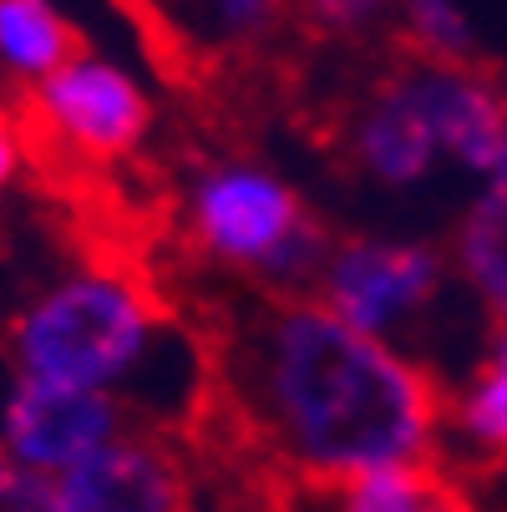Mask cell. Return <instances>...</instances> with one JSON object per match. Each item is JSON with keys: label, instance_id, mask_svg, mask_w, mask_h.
I'll return each instance as SVG.
<instances>
[{"label": "cell", "instance_id": "obj_1", "mask_svg": "<svg viewBox=\"0 0 507 512\" xmlns=\"http://www.w3.org/2000/svg\"><path fill=\"white\" fill-rule=\"evenodd\" d=\"M219 386L244 431L305 487L431 462L447 391L391 340L360 335L315 295H259L219 340Z\"/></svg>", "mask_w": 507, "mask_h": 512}, {"label": "cell", "instance_id": "obj_2", "mask_svg": "<svg viewBox=\"0 0 507 512\" xmlns=\"http://www.w3.org/2000/svg\"><path fill=\"white\" fill-rule=\"evenodd\" d=\"M16 376L117 396L137 426L188 416L208 391L203 350L168 325L148 284L127 269L87 264L51 279L11 320Z\"/></svg>", "mask_w": 507, "mask_h": 512}, {"label": "cell", "instance_id": "obj_3", "mask_svg": "<svg viewBox=\"0 0 507 512\" xmlns=\"http://www.w3.org/2000/svg\"><path fill=\"white\" fill-rule=\"evenodd\" d=\"M183 229L198 259L249 279L259 295H315L330 259V229L264 163L229 158L188 178Z\"/></svg>", "mask_w": 507, "mask_h": 512}, {"label": "cell", "instance_id": "obj_4", "mask_svg": "<svg viewBox=\"0 0 507 512\" xmlns=\"http://www.w3.org/2000/svg\"><path fill=\"white\" fill-rule=\"evenodd\" d=\"M442 279L447 264L431 244L360 234L330 244V259L315 279V300L360 335L396 340L437 305Z\"/></svg>", "mask_w": 507, "mask_h": 512}, {"label": "cell", "instance_id": "obj_5", "mask_svg": "<svg viewBox=\"0 0 507 512\" xmlns=\"http://www.w3.org/2000/svg\"><path fill=\"white\" fill-rule=\"evenodd\" d=\"M132 426V411L102 391H77L16 371L0 391V452L41 477H66Z\"/></svg>", "mask_w": 507, "mask_h": 512}, {"label": "cell", "instance_id": "obj_6", "mask_svg": "<svg viewBox=\"0 0 507 512\" xmlns=\"http://www.w3.org/2000/svg\"><path fill=\"white\" fill-rule=\"evenodd\" d=\"M36 117L71 153L112 163L142 148L153 127V102L127 66L77 51L36 87Z\"/></svg>", "mask_w": 507, "mask_h": 512}, {"label": "cell", "instance_id": "obj_7", "mask_svg": "<svg viewBox=\"0 0 507 512\" xmlns=\"http://www.w3.org/2000/svg\"><path fill=\"white\" fill-rule=\"evenodd\" d=\"M66 512H193V477L153 426L122 431L112 447L56 477Z\"/></svg>", "mask_w": 507, "mask_h": 512}, {"label": "cell", "instance_id": "obj_8", "mask_svg": "<svg viewBox=\"0 0 507 512\" xmlns=\"http://www.w3.org/2000/svg\"><path fill=\"white\" fill-rule=\"evenodd\" d=\"M396 82L426 117L431 137L447 158L472 173H487L507 142V92L472 61H426L411 56Z\"/></svg>", "mask_w": 507, "mask_h": 512}, {"label": "cell", "instance_id": "obj_9", "mask_svg": "<svg viewBox=\"0 0 507 512\" xmlns=\"http://www.w3.org/2000/svg\"><path fill=\"white\" fill-rule=\"evenodd\" d=\"M350 158L381 188H416L431 178L442 148L431 137L426 117L416 112V102L406 97V87L396 82V71L366 97V107L350 122Z\"/></svg>", "mask_w": 507, "mask_h": 512}, {"label": "cell", "instance_id": "obj_10", "mask_svg": "<svg viewBox=\"0 0 507 512\" xmlns=\"http://www.w3.org/2000/svg\"><path fill=\"white\" fill-rule=\"evenodd\" d=\"M457 269L487 305L497 335H507V142L487 168V193L457 224Z\"/></svg>", "mask_w": 507, "mask_h": 512}, {"label": "cell", "instance_id": "obj_11", "mask_svg": "<svg viewBox=\"0 0 507 512\" xmlns=\"http://www.w3.org/2000/svg\"><path fill=\"white\" fill-rule=\"evenodd\" d=\"M325 512H477V502L457 472H447L431 457V462L366 472L325 492Z\"/></svg>", "mask_w": 507, "mask_h": 512}, {"label": "cell", "instance_id": "obj_12", "mask_svg": "<svg viewBox=\"0 0 507 512\" xmlns=\"http://www.w3.org/2000/svg\"><path fill=\"white\" fill-rule=\"evenodd\" d=\"M477 467H507V335L477 360L472 381L447 401V426Z\"/></svg>", "mask_w": 507, "mask_h": 512}, {"label": "cell", "instance_id": "obj_13", "mask_svg": "<svg viewBox=\"0 0 507 512\" xmlns=\"http://www.w3.org/2000/svg\"><path fill=\"white\" fill-rule=\"evenodd\" d=\"M77 56V31L56 0H0V71L41 87L51 71Z\"/></svg>", "mask_w": 507, "mask_h": 512}, {"label": "cell", "instance_id": "obj_14", "mask_svg": "<svg viewBox=\"0 0 507 512\" xmlns=\"http://www.w3.org/2000/svg\"><path fill=\"white\" fill-rule=\"evenodd\" d=\"M411 51L426 61H472V21L462 0H396Z\"/></svg>", "mask_w": 507, "mask_h": 512}, {"label": "cell", "instance_id": "obj_15", "mask_svg": "<svg viewBox=\"0 0 507 512\" xmlns=\"http://www.w3.org/2000/svg\"><path fill=\"white\" fill-rule=\"evenodd\" d=\"M193 11H198V21L213 41L254 46L279 26L284 0H193Z\"/></svg>", "mask_w": 507, "mask_h": 512}, {"label": "cell", "instance_id": "obj_16", "mask_svg": "<svg viewBox=\"0 0 507 512\" xmlns=\"http://www.w3.org/2000/svg\"><path fill=\"white\" fill-rule=\"evenodd\" d=\"M0 512H66L56 477H41L0 452Z\"/></svg>", "mask_w": 507, "mask_h": 512}, {"label": "cell", "instance_id": "obj_17", "mask_svg": "<svg viewBox=\"0 0 507 512\" xmlns=\"http://www.w3.org/2000/svg\"><path fill=\"white\" fill-rule=\"evenodd\" d=\"M295 6L325 36H360L366 26H376L396 0H295Z\"/></svg>", "mask_w": 507, "mask_h": 512}, {"label": "cell", "instance_id": "obj_18", "mask_svg": "<svg viewBox=\"0 0 507 512\" xmlns=\"http://www.w3.org/2000/svg\"><path fill=\"white\" fill-rule=\"evenodd\" d=\"M16 173H21V137L6 117H0V193L16 183Z\"/></svg>", "mask_w": 507, "mask_h": 512}]
</instances>
